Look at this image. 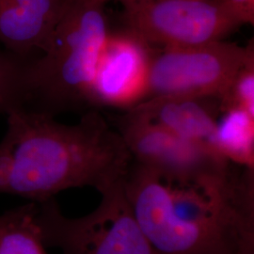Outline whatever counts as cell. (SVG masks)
<instances>
[{
	"label": "cell",
	"instance_id": "cell-18",
	"mask_svg": "<svg viewBox=\"0 0 254 254\" xmlns=\"http://www.w3.org/2000/svg\"><path fill=\"white\" fill-rule=\"evenodd\" d=\"M2 218H3V215H0V223H1V221H2Z\"/></svg>",
	"mask_w": 254,
	"mask_h": 254
},
{
	"label": "cell",
	"instance_id": "cell-14",
	"mask_svg": "<svg viewBox=\"0 0 254 254\" xmlns=\"http://www.w3.org/2000/svg\"><path fill=\"white\" fill-rule=\"evenodd\" d=\"M223 111L238 109L254 117V57L237 72L227 92L219 101Z\"/></svg>",
	"mask_w": 254,
	"mask_h": 254
},
{
	"label": "cell",
	"instance_id": "cell-6",
	"mask_svg": "<svg viewBox=\"0 0 254 254\" xmlns=\"http://www.w3.org/2000/svg\"><path fill=\"white\" fill-rule=\"evenodd\" d=\"M127 30L165 48L222 41L243 24L218 0H129L122 3Z\"/></svg>",
	"mask_w": 254,
	"mask_h": 254
},
{
	"label": "cell",
	"instance_id": "cell-5",
	"mask_svg": "<svg viewBox=\"0 0 254 254\" xmlns=\"http://www.w3.org/2000/svg\"><path fill=\"white\" fill-rule=\"evenodd\" d=\"M253 57V42L247 46L217 41L165 48L151 58L146 97L174 95L219 102L237 72Z\"/></svg>",
	"mask_w": 254,
	"mask_h": 254
},
{
	"label": "cell",
	"instance_id": "cell-11",
	"mask_svg": "<svg viewBox=\"0 0 254 254\" xmlns=\"http://www.w3.org/2000/svg\"><path fill=\"white\" fill-rule=\"evenodd\" d=\"M217 126L218 154L231 163L254 168V117L242 110H226Z\"/></svg>",
	"mask_w": 254,
	"mask_h": 254
},
{
	"label": "cell",
	"instance_id": "cell-16",
	"mask_svg": "<svg viewBox=\"0 0 254 254\" xmlns=\"http://www.w3.org/2000/svg\"><path fill=\"white\" fill-rule=\"evenodd\" d=\"M93 1L98 2V3H100L102 5H106L107 3H109L110 1H115V0H93ZM116 1H119V0H116Z\"/></svg>",
	"mask_w": 254,
	"mask_h": 254
},
{
	"label": "cell",
	"instance_id": "cell-9",
	"mask_svg": "<svg viewBox=\"0 0 254 254\" xmlns=\"http://www.w3.org/2000/svg\"><path fill=\"white\" fill-rule=\"evenodd\" d=\"M68 0H0V43L5 50L31 60L43 53Z\"/></svg>",
	"mask_w": 254,
	"mask_h": 254
},
{
	"label": "cell",
	"instance_id": "cell-4",
	"mask_svg": "<svg viewBox=\"0 0 254 254\" xmlns=\"http://www.w3.org/2000/svg\"><path fill=\"white\" fill-rule=\"evenodd\" d=\"M124 178L100 192L98 206L81 218L64 216L55 198L36 202L34 221L46 247L63 254H157L136 220Z\"/></svg>",
	"mask_w": 254,
	"mask_h": 254
},
{
	"label": "cell",
	"instance_id": "cell-3",
	"mask_svg": "<svg viewBox=\"0 0 254 254\" xmlns=\"http://www.w3.org/2000/svg\"><path fill=\"white\" fill-rule=\"evenodd\" d=\"M105 5L68 0L49 44L29 61L26 109L55 117L94 108V82L109 35Z\"/></svg>",
	"mask_w": 254,
	"mask_h": 254
},
{
	"label": "cell",
	"instance_id": "cell-13",
	"mask_svg": "<svg viewBox=\"0 0 254 254\" xmlns=\"http://www.w3.org/2000/svg\"><path fill=\"white\" fill-rule=\"evenodd\" d=\"M29 61L7 50L0 51V115L27 108Z\"/></svg>",
	"mask_w": 254,
	"mask_h": 254
},
{
	"label": "cell",
	"instance_id": "cell-7",
	"mask_svg": "<svg viewBox=\"0 0 254 254\" xmlns=\"http://www.w3.org/2000/svg\"><path fill=\"white\" fill-rule=\"evenodd\" d=\"M115 124L133 161L165 179L199 181L226 174L233 169L230 161L204 146L183 138L131 110Z\"/></svg>",
	"mask_w": 254,
	"mask_h": 254
},
{
	"label": "cell",
	"instance_id": "cell-10",
	"mask_svg": "<svg viewBox=\"0 0 254 254\" xmlns=\"http://www.w3.org/2000/svg\"><path fill=\"white\" fill-rule=\"evenodd\" d=\"M209 100L160 95L141 101L130 110L221 156L216 146L217 108L207 103Z\"/></svg>",
	"mask_w": 254,
	"mask_h": 254
},
{
	"label": "cell",
	"instance_id": "cell-15",
	"mask_svg": "<svg viewBox=\"0 0 254 254\" xmlns=\"http://www.w3.org/2000/svg\"><path fill=\"white\" fill-rule=\"evenodd\" d=\"M231 9L243 25L254 24V0H218Z\"/></svg>",
	"mask_w": 254,
	"mask_h": 254
},
{
	"label": "cell",
	"instance_id": "cell-12",
	"mask_svg": "<svg viewBox=\"0 0 254 254\" xmlns=\"http://www.w3.org/2000/svg\"><path fill=\"white\" fill-rule=\"evenodd\" d=\"M36 202L3 214L0 223V254H48L34 221Z\"/></svg>",
	"mask_w": 254,
	"mask_h": 254
},
{
	"label": "cell",
	"instance_id": "cell-1",
	"mask_svg": "<svg viewBox=\"0 0 254 254\" xmlns=\"http://www.w3.org/2000/svg\"><path fill=\"white\" fill-rule=\"evenodd\" d=\"M254 169L168 180L132 161L124 188L157 254H254Z\"/></svg>",
	"mask_w": 254,
	"mask_h": 254
},
{
	"label": "cell",
	"instance_id": "cell-17",
	"mask_svg": "<svg viewBox=\"0 0 254 254\" xmlns=\"http://www.w3.org/2000/svg\"><path fill=\"white\" fill-rule=\"evenodd\" d=\"M121 3H124V2H126V1H129V0H119Z\"/></svg>",
	"mask_w": 254,
	"mask_h": 254
},
{
	"label": "cell",
	"instance_id": "cell-8",
	"mask_svg": "<svg viewBox=\"0 0 254 254\" xmlns=\"http://www.w3.org/2000/svg\"><path fill=\"white\" fill-rule=\"evenodd\" d=\"M142 40L126 29L109 33L94 82V107H134L144 100L151 56Z\"/></svg>",
	"mask_w": 254,
	"mask_h": 254
},
{
	"label": "cell",
	"instance_id": "cell-2",
	"mask_svg": "<svg viewBox=\"0 0 254 254\" xmlns=\"http://www.w3.org/2000/svg\"><path fill=\"white\" fill-rule=\"evenodd\" d=\"M7 125L1 140L10 161L6 194L34 202L73 188L100 193L122 180L133 161L117 130L95 109L75 125L16 109L7 115Z\"/></svg>",
	"mask_w": 254,
	"mask_h": 254
}]
</instances>
